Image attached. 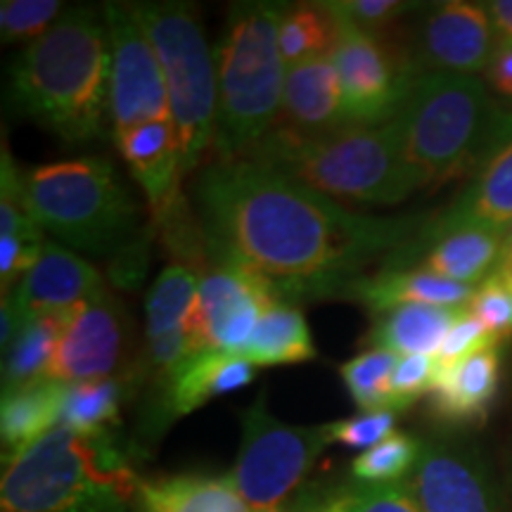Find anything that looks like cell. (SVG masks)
Masks as SVG:
<instances>
[{"instance_id":"6da1fadb","label":"cell","mask_w":512,"mask_h":512,"mask_svg":"<svg viewBox=\"0 0 512 512\" xmlns=\"http://www.w3.org/2000/svg\"><path fill=\"white\" fill-rule=\"evenodd\" d=\"M209 264L259 278L278 302L339 297L408 245L415 216H368L254 159L211 162L195 181Z\"/></svg>"},{"instance_id":"7a4b0ae2","label":"cell","mask_w":512,"mask_h":512,"mask_svg":"<svg viewBox=\"0 0 512 512\" xmlns=\"http://www.w3.org/2000/svg\"><path fill=\"white\" fill-rule=\"evenodd\" d=\"M110 72L105 15L69 10L12 60L10 102L64 143L102 140L112 128Z\"/></svg>"},{"instance_id":"3957f363","label":"cell","mask_w":512,"mask_h":512,"mask_svg":"<svg viewBox=\"0 0 512 512\" xmlns=\"http://www.w3.org/2000/svg\"><path fill=\"white\" fill-rule=\"evenodd\" d=\"M415 190L482 169L512 140V107L477 76L420 74L392 119Z\"/></svg>"},{"instance_id":"277c9868","label":"cell","mask_w":512,"mask_h":512,"mask_svg":"<svg viewBox=\"0 0 512 512\" xmlns=\"http://www.w3.org/2000/svg\"><path fill=\"white\" fill-rule=\"evenodd\" d=\"M140 479L112 437L57 425L5 460L3 512H133Z\"/></svg>"},{"instance_id":"5b68a950","label":"cell","mask_w":512,"mask_h":512,"mask_svg":"<svg viewBox=\"0 0 512 512\" xmlns=\"http://www.w3.org/2000/svg\"><path fill=\"white\" fill-rule=\"evenodd\" d=\"M285 5L238 3L216 48L219 110L211 143L214 162L249 159L283 110L287 67L278 46Z\"/></svg>"},{"instance_id":"8992f818","label":"cell","mask_w":512,"mask_h":512,"mask_svg":"<svg viewBox=\"0 0 512 512\" xmlns=\"http://www.w3.org/2000/svg\"><path fill=\"white\" fill-rule=\"evenodd\" d=\"M249 159L335 202L389 207L415 192L392 121L384 126H344L323 136H297L273 126Z\"/></svg>"},{"instance_id":"52a82bcc","label":"cell","mask_w":512,"mask_h":512,"mask_svg":"<svg viewBox=\"0 0 512 512\" xmlns=\"http://www.w3.org/2000/svg\"><path fill=\"white\" fill-rule=\"evenodd\" d=\"M22 202L43 233L93 256H117L138 240L140 209L110 159L83 157L22 174Z\"/></svg>"},{"instance_id":"ba28073f","label":"cell","mask_w":512,"mask_h":512,"mask_svg":"<svg viewBox=\"0 0 512 512\" xmlns=\"http://www.w3.org/2000/svg\"><path fill=\"white\" fill-rule=\"evenodd\" d=\"M162 64L171 121L181 143L183 178L211 150L219 110V76L195 12L185 3H131Z\"/></svg>"},{"instance_id":"9c48e42d","label":"cell","mask_w":512,"mask_h":512,"mask_svg":"<svg viewBox=\"0 0 512 512\" xmlns=\"http://www.w3.org/2000/svg\"><path fill=\"white\" fill-rule=\"evenodd\" d=\"M330 444V425H285L268 413L266 394H261L242 415V441L230 482L249 508L278 510Z\"/></svg>"},{"instance_id":"30bf717a","label":"cell","mask_w":512,"mask_h":512,"mask_svg":"<svg viewBox=\"0 0 512 512\" xmlns=\"http://www.w3.org/2000/svg\"><path fill=\"white\" fill-rule=\"evenodd\" d=\"M342 19V17H339ZM347 126H384L399 112L415 74L411 57L384 34L344 22L332 50Z\"/></svg>"},{"instance_id":"8fae6325","label":"cell","mask_w":512,"mask_h":512,"mask_svg":"<svg viewBox=\"0 0 512 512\" xmlns=\"http://www.w3.org/2000/svg\"><path fill=\"white\" fill-rule=\"evenodd\" d=\"M107 36H110V114L112 136L150 121L171 119L169 93L162 64L150 38L140 27L131 3H107Z\"/></svg>"},{"instance_id":"7c38bea8","label":"cell","mask_w":512,"mask_h":512,"mask_svg":"<svg viewBox=\"0 0 512 512\" xmlns=\"http://www.w3.org/2000/svg\"><path fill=\"white\" fill-rule=\"evenodd\" d=\"M403 486L420 512H505L482 451L463 439L422 441L418 463Z\"/></svg>"},{"instance_id":"4fadbf2b","label":"cell","mask_w":512,"mask_h":512,"mask_svg":"<svg viewBox=\"0 0 512 512\" xmlns=\"http://www.w3.org/2000/svg\"><path fill=\"white\" fill-rule=\"evenodd\" d=\"M498 34L484 3L448 0L422 12L406 48L415 74L477 76L489 67Z\"/></svg>"},{"instance_id":"5bb4252c","label":"cell","mask_w":512,"mask_h":512,"mask_svg":"<svg viewBox=\"0 0 512 512\" xmlns=\"http://www.w3.org/2000/svg\"><path fill=\"white\" fill-rule=\"evenodd\" d=\"M126 313L112 294L76 306L57 344L48 377L64 384L110 380L126 361Z\"/></svg>"},{"instance_id":"9a60e30c","label":"cell","mask_w":512,"mask_h":512,"mask_svg":"<svg viewBox=\"0 0 512 512\" xmlns=\"http://www.w3.org/2000/svg\"><path fill=\"white\" fill-rule=\"evenodd\" d=\"M278 304L275 294L230 264H209L200 278L197 332L204 349L240 356L264 313Z\"/></svg>"},{"instance_id":"2e32d148","label":"cell","mask_w":512,"mask_h":512,"mask_svg":"<svg viewBox=\"0 0 512 512\" xmlns=\"http://www.w3.org/2000/svg\"><path fill=\"white\" fill-rule=\"evenodd\" d=\"M105 280L81 256L60 242H46L36 266L10 292L24 320L72 311L105 294Z\"/></svg>"},{"instance_id":"e0dca14e","label":"cell","mask_w":512,"mask_h":512,"mask_svg":"<svg viewBox=\"0 0 512 512\" xmlns=\"http://www.w3.org/2000/svg\"><path fill=\"white\" fill-rule=\"evenodd\" d=\"M126 169L145 192L155 226L183 202L181 143L174 121H150L114 138Z\"/></svg>"},{"instance_id":"ac0fdd59","label":"cell","mask_w":512,"mask_h":512,"mask_svg":"<svg viewBox=\"0 0 512 512\" xmlns=\"http://www.w3.org/2000/svg\"><path fill=\"white\" fill-rule=\"evenodd\" d=\"M512 226V140L477 171L472 183L460 192L430 228L418 247L463 228H486L505 233Z\"/></svg>"},{"instance_id":"d6986e66","label":"cell","mask_w":512,"mask_h":512,"mask_svg":"<svg viewBox=\"0 0 512 512\" xmlns=\"http://www.w3.org/2000/svg\"><path fill=\"white\" fill-rule=\"evenodd\" d=\"M501 344L479 349L448 368H437L430 389V408L448 425L482 422L501 387Z\"/></svg>"},{"instance_id":"ffe728a7","label":"cell","mask_w":512,"mask_h":512,"mask_svg":"<svg viewBox=\"0 0 512 512\" xmlns=\"http://www.w3.org/2000/svg\"><path fill=\"white\" fill-rule=\"evenodd\" d=\"M275 126L297 136H323L347 126L332 55L287 69L283 110Z\"/></svg>"},{"instance_id":"44dd1931","label":"cell","mask_w":512,"mask_h":512,"mask_svg":"<svg viewBox=\"0 0 512 512\" xmlns=\"http://www.w3.org/2000/svg\"><path fill=\"white\" fill-rule=\"evenodd\" d=\"M254 380V366L242 356L204 349L185 361L162 387L159 418H183L216 396L238 392Z\"/></svg>"},{"instance_id":"7402d4cb","label":"cell","mask_w":512,"mask_h":512,"mask_svg":"<svg viewBox=\"0 0 512 512\" xmlns=\"http://www.w3.org/2000/svg\"><path fill=\"white\" fill-rule=\"evenodd\" d=\"M475 287L451 283L437 275L420 271V268H394L387 266L375 275H363L344 297L361 302L370 313H382L399 309L406 304L444 306V309H467Z\"/></svg>"},{"instance_id":"603a6c76","label":"cell","mask_w":512,"mask_h":512,"mask_svg":"<svg viewBox=\"0 0 512 512\" xmlns=\"http://www.w3.org/2000/svg\"><path fill=\"white\" fill-rule=\"evenodd\" d=\"M411 249L420 252V271L451 280V283L477 287L484 283L503 256V233L486 228H463L456 233L441 235V238Z\"/></svg>"},{"instance_id":"cb8c5ba5","label":"cell","mask_w":512,"mask_h":512,"mask_svg":"<svg viewBox=\"0 0 512 512\" xmlns=\"http://www.w3.org/2000/svg\"><path fill=\"white\" fill-rule=\"evenodd\" d=\"M136 512H249L230 477L176 475L140 479Z\"/></svg>"},{"instance_id":"d4e9b609","label":"cell","mask_w":512,"mask_h":512,"mask_svg":"<svg viewBox=\"0 0 512 512\" xmlns=\"http://www.w3.org/2000/svg\"><path fill=\"white\" fill-rule=\"evenodd\" d=\"M197 306H200V280L195 271L183 264L166 266L145 297L147 342L195 337L202 347L197 332Z\"/></svg>"},{"instance_id":"484cf974","label":"cell","mask_w":512,"mask_h":512,"mask_svg":"<svg viewBox=\"0 0 512 512\" xmlns=\"http://www.w3.org/2000/svg\"><path fill=\"white\" fill-rule=\"evenodd\" d=\"M463 313L465 309L427 304L399 306L377 316L368 342L373 349H387L396 356H437L446 332Z\"/></svg>"},{"instance_id":"4316f807","label":"cell","mask_w":512,"mask_h":512,"mask_svg":"<svg viewBox=\"0 0 512 512\" xmlns=\"http://www.w3.org/2000/svg\"><path fill=\"white\" fill-rule=\"evenodd\" d=\"M64 392H67V384L53 377H43V380L3 392L0 437H3L5 453L10 451V456H15L31 441L53 430L62 415Z\"/></svg>"},{"instance_id":"83f0119b","label":"cell","mask_w":512,"mask_h":512,"mask_svg":"<svg viewBox=\"0 0 512 512\" xmlns=\"http://www.w3.org/2000/svg\"><path fill=\"white\" fill-rule=\"evenodd\" d=\"M242 358L254 368L292 366L316 358V347L304 313L294 304L278 302L261 316Z\"/></svg>"},{"instance_id":"f1b7e54d","label":"cell","mask_w":512,"mask_h":512,"mask_svg":"<svg viewBox=\"0 0 512 512\" xmlns=\"http://www.w3.org/2000/svg\"><path fill=\"white\" fill-rule=\"evenodd\" d=\"M72 311L29 318L24 323L15 342L3 354V392L48 377L57 344H60L64 325H67Z\"/></svg>"},{"instance_id":"f546056e","label":"cell","mask_w":512,"mask_h":512,"mask_svg":"<svg viewBox=\"0 0 512 512\" xmlns=\"http://www.w3.org/2000/svg\"><path fill=\"white\" fill-rule=\"evenodd\" d=\"M342 19L330 3H306L285 10L278 31V46L285 67L292 69L318 57H330L339 41Z\"/></svg>"},{"instance_id":"4dcf8cb0","label":"cell","mask_w":512,"mask_h":512,"mask_svg":"<svg viewBox=\"0 0 512 512\" xmlns=\"http://www.w3.org/2000/svg\"><path fill=\"white\" fill-rule=\"evenodd\" d=\"M126 387L128 380H124V375L98 382L67 384L60 422L86 437H112V430L119 427L121 399H124Z\"/></svg>"},{"instance_id":"1f68e13d","label":"cell","mask_w":512,"mask_h":512,"mask_svg":"<svg viewBox=\"0 0 512 512\" xmlns=\"http://www.w3.org/2000/svg\"><path fill=\"white\" fill-rule=\"evenodd\" d=\"M401 356L387 349H368L342 366L344 384L351 399L363 413L394 411L392 408V375ZM396 413V411H394Z\"/></svg>"},{"instance_id":"d6a6232c","label":"cell","mask_w":512,"mask_h":512,"mask_svg":"<svg viewBox=\"0 0 512 512\" xmlns=\"http://www.w3.org/2000/svg\"><path fill=\"white\" fill-rule=\"evenodd\" d=\"M420 446L422 441L411 434L394 432L392 437L363 451L351 465V472L361 484H399L418 463Z\"/></svg>"},{"instance_id":"836d02e7","label":"cell","mask_w":512,"mask_h":512,"mask_svg":"<svg viewBox=\"0 0 512 512\" xmlns=\"http://www.w3.org/2000/svg\"><path fill=\"white\" fill-rule=\"evenodd\" d=\"M64 5L57 0H3L0 36L10 41H36L57 22Z\"/></svg>"},{"instance_id":"e575fe53","label":"cell","mask_w":512,"mask_h":512,"mask_svg":"<svg viewBox=\"0 0 512 512\" xmlns=\"http://www.w3.org/2000/svg\"><path fill=\"white\" fill-rule=\"evenodd\" d=\"M467 313L475 316L496 342L503 344L512 337V287L501 275L491 273L484 283L475 287Z\"/></svg>"},{"instance_id":"d590c367","label":"cell","mask_w":512,"mask_h":512,"mask_svg":"<svg viewBox=\"0 0 512 512\" xmlns=\"http://www.w3.org/2000/svg\"><path fill=\"white\" fill-rule=\"evenodd\" d=\"M434 377H437V358L434 356H401L392 375L394 411H406L420 396L430 394Z\"/></svg>"},{"instance_id":"8d00e7d4","label":"cell","mask_w":512,"mask_h":512,"mask_svg":"<svg viewBox=\"0 0 512 512\" xmlns=\"http://www.w3.org/2000/svg\"><path fill=\"white\" fill-rule=\"evenodd\" d=\"M330 8L344 22L354 24L368 34H382L415 5L401 3V0H337V3H330Z\"/></svg>"},{"instance_id":"74e56055","label":"cell","mask_w":512,"mask_h":512,"mask_svg":"<svg viewBox=\"0 0 512 512\" xmlns=\"http://www.w3.org/2000/svg\"><path fill=\"white\" fill-rule=\"evenodd\" d=\"M396 413L394 411H373L361 413L356 418L330 422L332 444H344L349 448H373L394 434Z\"/></svg>"},{"instance_id":"f35d334b","label":"cell","mask_w":512,"mask_h":512,"mask_svg":"<svg viewBox=\"0 0 512 512\" xmlns=\"http://www.w3.org/2000/svg\"><path fill=\"white\" fill-rule=\"evenodd\" d=\"M491 344L501 342H496V339L489 335V330L465 309L463 316H460L456 323L451 325V330L446 332L444 342H441L437 356H434L437 358V368L453 366V363L463 361V358L472 356L479 349L491 347Z\"/></svg>"},{"instance_id":"ab89813d","label":"cell","mask_w":512,"mask_h":512,"mask_svg":"<svg viewBox=\"0 0 512 512\" xmlns=\"http://www.w3.org/2000/svg\"><path fill=\"white\" fill-rule=\"evenodd\" d=\"M344 498L349 512H420L403 482L361 484Z\"/></svg>"},{"instance_id":"60d3db41","label":"cell","mask_w":512,"mask_h":512,"mask_svg":"<svg viewBox=\"0 0 512 512\" xmlns=\"http://www.w3.org/2000/svg\"><path fill=\"white\" fill-rule=\"evenodd\" d=\"M46 242H29L19 238H0V285L3 294H10V287H17L31 268Z\"/></svg>"},{"instance_id":"b9f144b4","label":"cell","mask_w":512,"mask_h":512,"mask_svg":"<svg viewBox=\"0 0 512 512\" xmlns=\"http://www.w3.org/2000/svg\"><path fill=\"white\" fill-rule=\"evenodd\" d=\"M484 83L491 93L512 107V41H498L494 57L484 72Z\"/></svg>"},{"instance_id":"7bdbcfd3","label":"cell","mask_w":512,"mask_h":512,"mask_svg":"<svg viewBox=\"0 0 512 512\" xmlns=\"http://www.w3.org/2000/svg\"><path fill=\"white\" fill-rule=\"evenodd\" d=\"M498 34V41H512V0H491L484 3Z\"/></svg>"},{"instance_id":"ee69618b","label":"cell","mask_w":512,"mask_h":512,"mask_svg":"<svg viewBox=\"0 0 512 512\" xmlns=\"http://www.w3.org/2000/svg\"><path fill=\"white\" fill-rule=\"evenodd\" d=\"M496 275H501V278L505 280V283H508L510 287H512V259H503L501 264L496 266V271H494Z\"/></svg>"},{"instance_id":"f6af8a7d","label":"cell","mask_w":512,"mask_h":512,"mask_svg":"<svg viewBox=\"0 0 512 512\" xmlns=\"http://www.w3.org/2000/svg\"><path fill=\"white\" fill-rule=\"evenodd\" d=\"M318 512H349V508H347V498H337V501H332V503H328L325 505V508H320Z\"/></svg>"},{"instance_id":"bcb514c9","label":"cell","mask_w":512,"mask_h":512,"mask_svg":"<svg viewBox=\"0 0 512 512\" xmlns=\"http://www.w3.org/2000/svg\"><path fill=\"white\" fill-rule=\"evenodd\" d=\"M503 259H512V226L505 228V233H503V256H501V261Z\"/></svg>"}]
</instances>
